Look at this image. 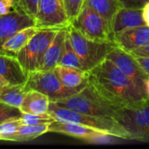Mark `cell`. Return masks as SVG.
<instances>
[{"label": "cell", "mask_w": 149, "mask_h": 149, "mask_svg": "<svg viewBox=\"0 0 149 149\" xmlns=\"http://www.w3.org/2000/svg\"><path fill=\"white\" fill-rule=\"evenodd\" d=\"M87 83L118 108L136 107L149 100L146 92L107 58L88 72Z\"/></svg>", "instance_id": "1"}, {"label": "cell", "mask_w": 149, "mask_h": 149, "mask_svg": "<svg viewBox=\"0 0 149 149\" xmlns=\"http://www.w3.org/2000/svg\"><path fill=\"white\" fill-rule=\"evenodd\" d=\"M49 124H39V125H21L18 129L12 134L7 141L24 142L34 140L42 134L48 133Z\"/></svg>", "instance_id": "21"}, {"label": "cell", "mask_w": 149, "mask_h": 149, "mask_svg": "<svg viewBox=\"0 0 149 149\" xmlns=\"http://www.w3.org/2000/svg\"><path fill=\"white\" fill-rule=\"evenodd\" d=\"M20 120L24 125H39V124H50L55 120L49 113L31 114V113H22Z\"/></svg>", "instance_id": "24"}, {"label": "cell", "mask_w": 149, "mask_h": 149, "mask_svg": "<svg viewBox=\"0 0 149 149\" xmlns=\"http://www.w3.org/2000/svg\"><path fill=\"white\" fill-rule=\"evenodd\" d=\"M12 10H17L16 0H0V15L7 14Z\"/></svg>", "instance_id": "29"}, {"label": "cell", "mask_w": 149, "mask_h": 149, "mask_svg": "<svg viewBox=\"0 0 149 149\" xmlns=\"http://www.w3.org/2000/svg\"><path fill=\"white\" fill-rule=\"evenodd\" d=\"M10 84L0 75V89H2V88H3L4 86H9Z\"/></svg>", "instance_id": "34"}, {"label": "cell", "mask_w": 149, "mask_h": 149, "mask_svg": "<svg viewBox=\"0 0 149 149\" xmlns=\"http://www.w3.org/2000/svg\"><path fill=\"white\" fill-rule=\"evenodd\" d=\"M22 112L19 108L0 102V125L13 120L20 119Z\"/></svg>", "instance_id": "25"}, {"label": "cell", "mask_w": 149, "mask_h": 149, "mask_svg": "<svg viewBox=\"0 0 149 149\" xmlns=\"http://www.w3.org/2000/svg\"><path fill=\"white\" fill-rule=\"evenodd\" d=\"M54 103L79 113L110 120H113L119 109L100 96L88 83L79 93Z\"/></svg>", "instance_id": "4"}, {"label": "cell", "mask_w": 149, "mask_h": 149, "mask_svg": "<svg viewBox=\"0 0 149 149\" xmlns=\"http://www.w3.org/2000/svg\"><path fill=\"white\" fill-rule=\"evenodd\" d=\"M107 58L111 60L123 73L146 92V82L149 79V76L141 67L135 56L116 46L109 52Z\"/></svg>", "instance_id": "10"}, {"label": "cell", "mask_w": 149, "mask_h": 149, "mask_svg": "<svg viewBox=\"0 0 149 149\" xmlns=\"http://www.w3.org/2000/svg\"><path fill=\"white\" fill-rule=\"evenodd\" d=\"M85 3L102 16L108 22L111 29L115 14L123 7L119 0H86Z\"/></svg>", "instance_id": "20"}, {"label": "cell", "mask_w": 149, "mask_h": 149, "mask_svg": "<svg viewBox=\"0 0 149 149\" xmlns=\"http://www.w3.org/2000/svg\"><path fill=\"white\" fill-rule=\"evenodd\" d=\"M71 24L90 39L101 42H113V34L108 22L86 3Z\"/></svg>", "instance_id": "8"}, {"label": "cell", "mask_w": 149, "mask_h": 149, "mask_svg": "<svg viewBox=\"0 0 149 149\" xmlns=\"http://www.w3.org/2000/svg\"><path fill=\"white\" fill-rule=\"evenodd\" d=\"M34 25V20L20 10H12L0 15V52L3 45L15 33Z\"/></svg>", "instance_id": "12"}, {"label": "cell", "mask_w": 149, "mask_h": 149, "mask_svg": "<svg viewBox=\"0 0 149 149\" xmlns=\"http://www.w3.org/2000/svg\"><path fill=\"white\" fill-rule=\"evenodd\" d=\"M48 132L62 134L91 143L108 142L112 141L110 139L111 137H114L110 134L97 131L89 127L76 123L62 122L58 120H54L49 124Z\"/></svg>", "instance_id": "11"}, {"label": "cell", "mask_w": 149, "mask_h": 149, "mask_svg": "<svg viewBox=\"0 0 149 149\" xmlns=\"http://www.w3.org/2000/svg\"><path fill=\"white\" fill-rule=\"evenodd\" d=\"M64 0H39L34 26L38 30H60L70 24Z\"/></svg>", "instance_id": "9"}, {"label": "cell", "mask_w": 149, "mask_h": 149, "mask_svg": "<svg viewBox=\"0 0 149 149\" xmlns=\"http://www.w3.org/2000/svg\"><path fill=\"white\" fill-rule=\"evenodd\" d=\"M48 113L55 120L58 121L76 123L89 127L97 131L110 134L119 139L131 140L128 132L114 120L100 118L79 113L65 107H59L52 101L50 102Z\"/></svg>", "instance_id": "2"}, {"label": "cell", "mask_w": 149, "mask_h": 149, "mask_svg": "<svg viewBox=\"0 0 149 149\" xmlns=\"http://www.w3.org/2000/svg\"><path fill=\"white\" fill-rule=\"evenodd\" d=\"M66 28L58 31L55 38L46 50L38 71H52L58 65L65 50Z\"/></svg>", "instance_id": "15"}, {"label": "cell", "mask_w": 149, "mask_h": 149, "mask_svg": "<svg viewBox=\"0 0 149 149\" xmlns=\"http://www.w3.org/2000/svg\"><path fill=\"white\" fill-rule=\"evenodd\" d=\"M24 88L26 91L35 90L44 93L52 102L64 100L81 91L79 89L65 86L53 70L36 71L29 73L24 84Z\"/></svg>", "instance_id": "7"}, {"label": "cell", "mask_w": 149, "mask_h": 149, "mask_svg": "<svg viewBox=\"0 0 149 149\" xmlns=\"http://www.w3.org/2000/svg\"><path fill=\"white\" fill-rule=\"evenodd\" d=\"M135 58H137V60L140 63V65H141V67L144 69V71L149 76V57H137V56H135Z\"/></svg>", "instance_id": "32"}, {"label": "cell", "mask_w": 149, "mask_h": 149, "mask_svg": "<svg viewBox=\"0 0 149 149\" xmlns=\"http://www.w3.org/2000/svg\"><path fill=\"white\" fill-rule=\"evenodd\" d=\"M25 93L24 85H9L0 89V102L19 108Z\"/></svg>", "instance_id": "22"}, {"label": "cell", "mask_w": 149, "mask_h": 149, "mask_svg": "<svg viewBox=\"0 0 149 149\" xmlns=\"http://www.w3.org/2000/svg\"><path fill=\"white\" fill-rule=\"evenodd\" d=\"M50 102V99L44 93L35 90H28L19 109L23 113L45 114L48 113Z\"/></svg>", "instance_id": "18"}, {"label": "cell", "mask_w": 149, "mask_h": 149, "mask_svg": "<svg viewBox=\"0 0 149 149\" xmlns=\"http://www.w3.org/2000/svg\"><path fill=\"white\" fill-rule=\"evenodd\" d=\"M123 7L130 9H142L149 0H119Z\"/></svg>", "instance_id": "30"}, {"label": "cell", "mask_w": 149, "mask_h": 149, "mask_svg": "<svg viewBox=\"0 0 149 149\" xmlns=\"http://www.w3.org/2000/svg\"><path fill=\"white\" fill-rule=\"evenodd\" d=\"M64 1H65L67 16L71 23L72 20H74L77 17V16L80 12L82 7L86 3V0H64Z\"/></svg>", "instance_id": "28"}, {"label": "cell", "mask_w": 149, "mask_h": 149, "mask_svg": "<svg viewBox=\"0 0 149 149\" xmlns=\"http://www.w3.org/2000/svg\"><path fill=\"white\" fill-rule=\"evenodd\" d=\"M0 75L11 86L24 85L27 74L15 55L0 52Z\"/></svg>", "instance_id": "14"}, {"label": "cell", "mask_w": 149, "mask_h": 149, "mask_svg": "<svg viewBox=\"0 0 149 149\" xmlns=\"http://www.w3.org/2000/svg\"><path fill=\"white\" fill-rule=\"evenodd\" d=\"M53 72L66 87L82 90L87 85L88 72L84 70L57 65Z\"/></svg>", "instance_id": "17"}, {"label": "cell", "mask_w": 149, "mask_h": 149, "mask_svg": "<svg viewBox=\"0 0 149 149\" xmlns=\"http://www.w3.org/2000/svg\"><path fill=\"white\" fill-rule=\"evenodd\" d=\"M66 29L72 45L79 56L84 71L87 72L106 60L109 52L117 46L114 42H101L90 39L72 24Z\"/></svg>", "instance_id": "3"}, {"label": "cell", "mask_w": 149, "mask_h": 149, "mask_svg": "<svg viewBox=\"0 0 149 149\" xmlns=\"http://www.w3.org/2000/svg\"><path fill=\"white\" fill-rule=\"evenodd\" d=\"M23 125L20 119L6 121L0 125V141H7L8 138L14 134L18 127Z\"/></svg>", "instance_id": "27"}, {"label": "cell", "mask_w": 149, "mask_h": 149, "mask_svg": "<svg viewBox=\"0 0 149 149\" xmlns=\"http://www.w3.org/2000/svg\"><path fill=\"white\" fill-rule=\"evenodd\" d=\"M38 31V29L34 25L22 29L10 37L2 46V51L12 55H17V52L31 39V38Z\"/></svg>", "instance_id": "19"}, {"label": "cell", "mask_w": 149, "mask_h": 149, "mask_svg": "<svg viewBox=\"0 0 149 149\" xmlns=\"http://www.w3.org/2000/svg\"><path fill=\"white\" fill-rule=\"evenodd\" d=\"M142 9H130L122 7L115 14L112 24L113 34H117L129 28L145 25Z\"/></svg>", "instance_id": "16"}, {"label": "cell", "mask_w": 149, "mask_h": 149, "mask_svg": "<svg viewBox=\"0 0 149 149\" xmlns=\"http://www.w3.org/2000/svg\"><path fill=\"white\" fill-rule=\"evenodd\" d=\"M16 1H17V10L25 13L34 20L37 15L39 0H16Z\"/></svg>", "instance_id": "26"}, {"label": "cell", "mask_w": 149, "mask_h": 149, "mask_svg": "<svg viewBox=\"0 0 149 149\" xmlns=\"http://www.w3.org/2000/svg\"><path fill=\"white\" fill-rule=\"evenodd\" d=\"M113 40L118 47L132 52L149 41V26L145 24L127 29L114 34Z\"/></svg>", "instance_id": "13"}, {"label": "cell", "mask_w": 149, "mask_h": 149, "mask_svg": "<svg viewBox=\"0 0 149 149\" xmlns=\"http://www.w3.org/2000/svg\"><path fill=\"white\" fill-rule=\"evenodd\" d=\"M58 30H38L31 39L16 55L23 70L28 75L39 70L44 55Z\"/></svg>", "instance_id": "6"}, {"label": "cell", "mask_w": 149, "mask_h": 149, "mask_svg": "<svg viewBox=\"0 0 149 149\" xmlns=\"http://www.w3.org/2000/svg\"><path fill=\"white\" fill-rule=\"evenodd\" d=\"M146 93H147V96L149 100V79H148V81L146 82Z\"/></svg>", "instance_id": "35"}, {"label": "cell", "mask_w": 149, "mask_h": 149, "mask_svg": "<svg viewBox=\"0 0 149 149\" xmlns=\"http://www.w3.org/2000/svg\"><path fill=\"white\" fill-rule=\"evenodd\" d=\"M67 30V29H66ZM58 65L66 66V67H72V68H77V69H83V65L79 58V56L77 55L76 52L74 51L72 43L70 41L68 32H66V38H65V50L63 52V55L58 62Z\"/></svg>", "instance_id": "23"}, {"label": "cell", "mask_w": 149, "mask_h": 149, "mask_svg": "<svg viewBox=\"0 0 149 149\" xmlns=\"http://www.w3.org/2000/svg\"><path fill=\"white\" fill-rule=\"evenodd\" d=\"M131 53L137 57H149V41L143 46L134 50Z\"/></svg>", "instance_id": "31"}, {"label": "cell", "mask_w": 149, "mask_h": 149, "mask_svg": "<svg viewBox=\"0 0 149 149\" xmlns=\"http://www.w3.org/2000/svg\"><path fill=\"white\" fill-rule=\"evenodd\" d=\"M142 17L145 21V24L149 26V2L147 3L142 8Z\"/></svg>", "instance_id": "33"}, {"label": "cell", "mask_w": 149, "mask_h": 149, "mask_svg": "<svg viewBox=\"0 0 149 149\" xmlns=\"http://www.w3.org/2000/svg\"><path fill=\"white\" fill-rule=\"evenodd\" d=\"M113 120L128 132L131 140L149 142V100L136 107L117 109Z\"/></svg>", "instance_id": "5"}]
</instances>
